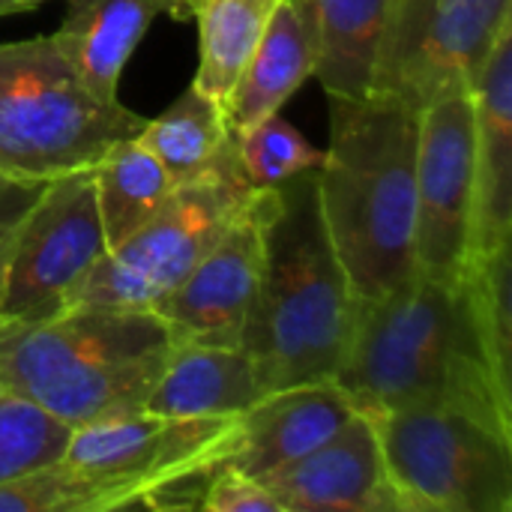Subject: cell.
Listing matches in <instances>:
<instances>
[{"mask_svg":"<svg viewBox=\"0 0 512 512\" xmlns=\"http://www.w3.org/2000/svg\"><path fill=\"white\" fill-rule=\"evenodd\" d=\"M354 411L453 408L512 438V387L486 345L468 270H414L390 294L360 303L354 336L333 378Z\"/></svg>","mask_w":512,"mask_h":512,"instance_id":"obj_1","label":"cell"},{"mask_svg":"<svg viewBox=\"0 0 512 512\" xmlns=\"http://www.w3.org/2000/svg\"><path fill=\"white\" fill-rule=\"evenodd\" d=\"M330 99V144L315 171L333 249L360 303L378 300L417 270V111L375 90Z\"/></svg>","mask_w":512,"mask_h":512,"instance_id":"obj_2","label":"cell"},{"mask_svg":"<svg viewBox=\"0 0 512 512\" xmlns=\"http://www.w3.org/2000/svg\"><path fill=\"white\" fill-rule=\"evenodd\" d=\"M360 300L333 249L315 171L264 192V264L243 348L267 387L333 381L345 363Z\"/></svg>","mask_w":512,"mask_h":512,"instance_id":"obj_3","label":"cell"},{"mask_svg":"<svg viewBox=\"0 0 512 512\" xmlns=\"http://www.w3.org/2000/svg\"><path fill=\"white\" fill-rule=\"evenodd\" d=\"M171 345L156 312L66 306L0 327V384L78 429L144 411Z\"/></svg>","mask_w":512,"mask_h":512,"instance_id":"obj_4","label":"cell"},{"mask_svg":"<svg viewBox=\"0 0 512 512\" xmlns=\"http://www.w3.org/2000/svg\"><path fill=\"white\" fill-rule=\"evenodd\" d=\"M141 126V114L78 78L51 33L0 42V174L45 183L90 168Z\"/></svg>","mask_w":512,"mask_h":512,"instance_id":"obj_5","label":"cell"},{"mask_svg":"<svg viewBox=\"0 0 512 512\" xmlns=\"http://www.w3.org/2000/svg\"><path fill=\"white\" fill-rule=\"evenodd\" d=\"M399 512H510L512 438L453 408L372 417Z\"/></svg>","mask_w":512,"mask_h":512,"instance_id":"obj_6","label":"cell"},{"mask_svg":"<svg viewBox=\"0 0 512 512\" xmlns=\"http://www.w3.org/2000/svg\"><path fill=\"white\" fill-rule=\"evenodd\" d=\"M252 195L240 168L177 183L168 201L135 234L90 267L66 297V306L153 312L222 237Z\"/></svg>","mask_w":512,"mask_h":512,"instance_id":"obj_7","label":"cell"},{"mask_svg":"<svg viewBox=\"0 0 512 512\" xmlns=\"http://www.w3.org/2000/svg\"><path fill=\"white\" fill-rule=\"evenodd\" d=\"M237 444V417H165L150 411L120 414L78 426L63 465L102 483L114 510L147 507L171 483L210 474Z\"/></svg>","mask_w":512,"mask_h":512,"instance_id":"obj_8","label":"cell"},{"mask_svg":"<svg viewBox=\"0 0 512 512\" xmlns=\"http://www.w3.org/2000/svg\"><path fill=\"white\" fill-rule=\"evenodd\" d=\"M105 255L90 168L42 183L18 219L0 267V327L66 306L72 288Z\"/></svg>","mask_w":512,"mask_h":512,"instance_id":"obj_9","label":"cell"},{"mask_svg":"<svg viewBox=\"0 0 512 512\" xmlns=\"http://www.w3.org/2000/svg\"><path fill=\"white\" fill-rule=\"evenodd\" d=\"M474 84H459L417 111V270L459 276L468 261L474 207Z\"/></svg>","mask_w":512,"mask_h":512,"instance_id":"obj_10","label":"cell"},{"mask_svg":"<svg viewBox=\"0 0 512 512\" xmlns=\"http://www.w3.org/2000/svg\"><path fill=\"white\" fill-rule=\"evenodd\" d=\"M512 0H399L375 90L423 108L438 93L474 84Z\"/></svg>","mask_w":512,"mask_h":512,"instance_id":"obj_11","label":"cell"},{"mask_svg":"<svg viewBox=\"0 0 512 512\" xmlns=\"http://www.w3.org/2000/svg\"><path fill=\"white\" fill-rule=\"evenodd\" d=\"M264 264V192H255L222 237L153 312L174 342L243 345Z\"/></svg>","mask_w":512,"mask_h":512,"instance_id":"obj_12","label":"cell"},{"mask_svg":"<svg viewBox=\"0 0 512 512\" xmlns=\"http://www.w3.org/2000/svg\"><path fill=\"white\" fill-rule=\"evenodd\" d=\"M279 512H399L375 420L354 411L324 444L261 477Z\"/></svg>","mask_w":512,"mask_h":512,"instance_id":"obj_13","label":"cell"},{"mask_svg":"<svg viewBox=\"0 0 512 512\" xmlns=\"http://www.w3.org/2000/svg\"><path fill=\"white\" fill-rule=\"evenodd\" d=\"M474 207L468 261L510 246L512 234V24L474 75ZM465 261V264H468Z\"/></svg>","mask_w":512,"mask_h":512,"instance_id":"obj_14","label":"cell"},{"mask_svg":"<svg viewBox=\"0 0 512 512\" xmlns=\"http://www.w3.org/2000/svg\"><path fill=\"white\" fill-rule=\"evenodd\" d=\"M351 414L336 381L270 390L237 417V444L222 465L261 480L324 444Z\"/></svg>","mask_w":512,"mask_h":512,"instance_id":"obj_15","label":"cell"},{"mask_svg":"<svg viewBox=\"0 0 512 512\" xmlns=\"http://www.w3.org/2000/svg\"><path fill=\"white\" fill-rule=\"evenodd\" d=\"M66 15L51 33L57 51L102 99H120L123 69L159 15L189 21L195 0H63Z\"/></svg>","mask_w":512,"mask_h":512,"instance_id":"obj_16","label":"cell"},{"mask_svg":"<svg viewBox=\"0 0 512 512\" xmlns=\"http://www.w3.org/2000/svg\"><path fill=\"white\" fill-rule=\"evenodd\" d=\"M267 393V378L243 345L174 342L144 411L165 417H240Z\"/></svg>","mask_w":512,"mask_h":512,"instance_id":"obj_17","label":"cell"},{"mask_svg":"<svg viewBox=\"0 0 512 512\" xmlns=\"http://www.w3.org/2000/svg\"><path fill=\"white\" fill-rule=\"evenodd\" d=\"M312 33L315 69L327 96L363 99L375 93L399 0H294Z\"/></svg>","mask_w":512,"mask_h":512,"instance_id":"obj_18","label":"cell"},{"mask_svg":"<svg viewBox=\"0 0 512 512\" xmlns=\"http://www.w3.org/2000/svg\"><path fill=\"white\" fill-rule=\"evenodd\" d=\"M312 69L315 48L309 21L294 0H282L222 108L231 135L237 138L258 120L279 114L282 105L312 78Z\"/></svg>","mask_w":512,"mask_h":512,"instance_id":"obj_19","label":"cell"},{"mask_svg":"<svg viewBox=\"0 0 512 512\" xmlns=\"http://www.w3.org/2000/svg\"><path fill=\"white\" fill-rule=\"evenodd\" d=\"M138 141L162 162L174 183L240 168L225 111L195 84H189L159 117L144 120Z\"/></svg>","mask_w":512,"mask_h":512,"instance_id":"obj_20","label":"cell"},{"mask_svg":"<svg viewBox=\"0 0 512 512\" xmlns=\"http://www.w3.org/2000/svg\"><path fill=\"white\" fill-rule=\"evenodd\" d=\"M90 177L105 252L135 234L177 186L162 168V162L138 141V135L111 144L90 165Z\"/></svg>","mask_w":512,"mask_h":512,"instance_id":"obj_21","label":"cell"},{"mask_svg":"<svg viewBox=\"0 0 512 512\" xmlns=\"http://www.w3.org/2000/svg\"><path fill=\"white\" fill-rule=\"evenodd\" d=\"M282 0H195L198 69L192 84L225 108Z\"/></svg>","mask_w":512,"mask_h":512,"instance_id":"obj_22","label":"cell"},{"mask_svg":"<svg viewBox=\"0 0 512 512\" xmlns=\"http://www.w3.org/2000/svg\"><path fill=\"white\" fill-rule=\"evenodd\" d=\"M72 426L0 384V483L63 459Z\"/></svg>","mask_w":512,"mask_h":512,"instance_id":"obj_23","label":"cell"},{"mask_svg":"<svg viewBox=\"0 0 512 512\" xmlns=\"http://www.w3.org/2000/svg\"><path fill=\"white\" fill-rule=\"evenodd\" d=\"M237 165L252 192H267L291 183L300 174L318 171L324 150H318L282 114H270L234 138Z\"/></svg>","mask_w":512,"mask_h":512,"instance_id":"obj_24","label":"cell"},{"mask_svg":"<svg viewBox=\"0 0 512 512\" xmlns=\"http://www.w3.org/2000/svg\"><path fill=\"white\" fill-rule=\"evenodd\" d=\"M111 492L93 477L54 462L33 474L0 483V512H105Z\"/></svg>","mask_w":512,"mask_h":512,"instance_id":"obj_25","label":"cell"},{"mask_svg":"<svg viewBox=\"0 0 512 512\" xmlns=\"http://www.w3.org/2000/svg\"><path fill=\"white\" fill-rule=\"evenodd\" d=\"M198 510L207 512H279L261 480L246 477L228 465H216L201 489Z\"/></svg>","mask_w":512,"mask_h":512,"instance_id":"obj_26","label":"cell"},{"mask_svg":"<svg viewBox=\"0 0 512 512\" xmlns=\"http://www.w3.org/2000/svg\"><path fill=\"white\" fill-rule=\"evenodd\" d=\"M39 189H42L39 180H18V177L0 174V267H3L9 237H12L18 219L24 216V210L30 207V201L39 195Z\"/></svg>","mask_w":512,"mask_h":512,"instance_id":"obj_27","label":"cell"},{"mask_svg":"<svg viewBox=\"0 0 512 512\" xmlns=\"http://www.w3.org/2000/svg\"><path fill=\"white\" fill-rule=\"evenodd\" d=\"M42 3H48V0H0V18L18 15V12H30V9H36Z\"/></svg>","mask_w":512,"mask_h":512,"instance_id":"obj_28","label":"cell"}]
</instances>
